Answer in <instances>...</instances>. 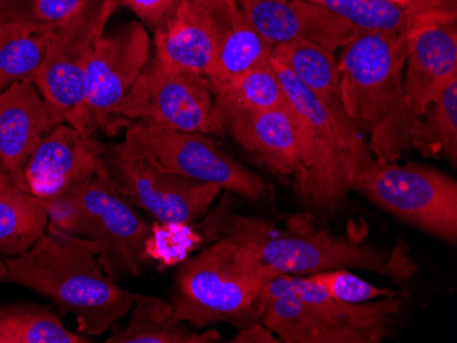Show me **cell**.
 <instances>
[{
  "mask_svg": "<svg viewBox=\"0 0 457 343\" xmlns=\"http://www.w3.org/2000/svg\"><path fill=\"white\" fill-rule=\"evenodd\" d=\"M48 215L40 201L6 176H0V286L6 263L27 253L47 232Z\"/></svg>",
  "mask_w": 457,
  "mask_h": 343,
  "instance_id": "cell-22",
  "label": "cell"
},
{
  "mask_svg": "<svg viewBox=\"0 0 457 343\" xmlns=\"http://www.w3.org/2000/svg\"><path fill=\"white\" fill-rule=\"evenodd\" d=\"M120 6L118 0H86L71 18L56 25L50 50L33 83L65 120L81 103L95 45Z\"/></svg>",
  "mask_w": 457,
  "mask_h": 343,
  "instance_id": "cell-13",
  "label": "cell"
},
{
  "mask_svg": "<svg viewBox=\"0 0 457 343\" xmlns=\"http://www.w3.org/2000/svg\"><path fill=\"white\" fill-rule=\"evenodd\" d=\"M65 122L33 81L14 84L0 94V176L24 189L28 160L54 127Z\"/></svg>",
  "mask_w": 457,
  "mask_h": 343,
  "instance_id": "cell-17",
  "label": "cell"
},
{
  "mask_svg": "<svg viewBox=\"0 0 457 343\" xmlns=\"http://www.w3.org/2000/svg\"><path fill=\"white\" fill-rule=\"evenodd\" d=\"M129 320L112 327L107 343H217V330L194 329L176 316L170 301L150 294H133Z\"/></svg>",
  "mask_w": 457,
  "mask_h": 343,
  "instance_id": "cell-21",
  "label": "cell"
},
{
  "mask_svg": "<svg viewBox=\"0 0 457 343\" xmlns=\"http://www.w3.org/2000/svg\"><path fill=\"white\" fill-rule=\"evenodd\" d=\"M407 33H359L338 56L341 103L377 161H397L410 151L436 155L422 117L404 89Z\"/></svg>",
  "mask_w": 457,
  "mask_h": 343,
  "instance_id": "cell-2",
  "label": "cell"
},
{
  "mask_svg": "<svg viewBox=\"0 0 457 343\" xmlns=\"http://www.w3.org/2000/svg\"><path fill=\"white\" fill-rule=\"evenodd\" d=\"M103 167L104 150L94 137L61 122L41 138L30 155L24 189L38 201H45L81 185Z\"/></svg>",
  "mask_w": 457,
  "mask_h": 343,
  "instance_id": "cell-14",
  "label": "cell"
},
{
  "mask_svg": "<svg viewBox=\"0 0 457 343\" xmlns=\"http://www.w3.org/2000/svg\"><path fill=\"white\" fill-rule=\"evenodd\" d=\"M232 343H279V338L271 330L264 326L262 320L251 323L248 326L237 330L235 337L230 339Z\"/></svg>",
  "mask_w": 457,
  "mask_h": 343,
  "instance_id": "cell-33",
  "label": "cell"
},
{
  "mask_svg": "<svg viewBox=\"0 0 457 343\" xmlns=\"http://www.w3.org/2000/svg\"><path fill=\"white\" fill-rule=\"evenodd\" d=\"M197 229L207 240L226 238L253 250L262 265L279 275H314L331 270L379 274L395 283L410 281L417 263L402 248L387 253L363 241L320 229L310 214H294L279 227L263 217L238 214L222 197Z\"/></svg>",
  "mask_w": 457,
  "mask_h": 343,
  "instance_id": "cell-1",
  "label": "cell"
},
{
  "mask_svg": "<svg viewBox=\"0 0 457 343\" xmlns=\"http://www.w3.org/2000/svg\"><path fill=\"white\" fill-rule=\"evenodd\" d=\"M457 81V21L428 25L411 33L404 66L408 103L418 117L446 86Z\"/></svg>",
  "mask_w": 457,
  "mask_h": 343,
  "instance_id": "cell-18",
  "label": "cell"
},
{
  "mask_svg": "<svg viewBox=\"0 0 457 343\" xmlns=\"http://www.w3.org/2000/svg\"><path fill=\"white\" fill-rule=\"evenodd\" d=\"M151 53L153 40L143 22L130 21L103 33L87 69L81 103L65 122L84 135L99 130L115 135L112 112L147 65Z\"/></svg>",
  "mask_w": 457,
  "mask_h": 343,
  "instance_id": "cell-11",
  "label": "cell"
},
{
  "mask_svg": "<svg viewBox=\"0 0 457 343\" xmlns=\"http://www.w3.org/2000/svg\"><path fill=\"white\" fill-rule=\"evenodd\" d=\"M238 4L273 50L305 40L337 53L361 33L335 12L308 0H238Z\"/></svg>",
  "mask_w": 457,
  "mask_h": 343,
  "instance_id": "cell-16",
  "label": "cell"
},
{
  "mask_svg": "<svg viewBox=\"0 0 457 343\" xmlns=\"http://www.w3.org/2000/svg\"><path fill=\"white\" fill-rule=\"evenodd\" d=\"M118 147L161 170L218 186L244 199L258 201L267 194L263 179L241 165L209 135L136 122L128 127Z\"/></svg>",
  "mask_w": 457,
  "mask_h": 343,
  "instance_id": "cell-9",
  "label": "cell"
},
{
  "mask_svg": "<svg viewBox=\"0 0 457 343\" xmlns=\"http://www.w3.org/2000/svg\"><path fill=\"white\" fill-rule=\"evenodd\" d=\"M115 130L140 122L179 132L225 135L209 79L169 70L154 58L112 112Z\"/></svg>",
  "mask_w": 457,
  "mask_h": 343,
  "instance_id": "cell-10",
  "label": "cell"
},
{
  "mask_svg": "<svg viewBox=\"0 0 457 343\" xmlns=\"http://www.w3.org/2000/svg\"><path fill=\"white\" fill-rule=\"evenodd\" d=\"M262 323L285 343H379L395 329L402 297L349 304L311 275H279L266 285Z\"/></svg>",
  "mask_w": 457,
  "mask_h": 343,
  "instance_id": "cell-6",
  "label": "cell"
},
{
  "mask_svg": "<svg viewBox=\"0 0 457 343\" xmlns=\"http://www.w3.org/2000/svg\"><path fill=\"white\" fill-rule=\"evenodd\" d=\"M154 58L169 70L209 79L215 63V40L192 0H181L170 17L154 30Z\"/></svg>",
  "mask_w": 457,
  "mask_h": 343,
  "instance_id": "cell-20",
  "label": "cell"
},
{
  "mask_svg": "<svg viewBox=\"0 0 457 343\" xmlns=\"http://www.w3.org/2000/svg\"><path fill=\"white\" fill-rule=\"evenodd\" d=\"M215 40V63L209 83H226L238 74L267 63L273 55L249 22L238 0H192Z\"/></svg>",
  "mask_w": 457,
  "mask_h": 343,
  "instance_id": "cell-19",
  "label": "cell"
},
{
  "mask_svg": "<svg viewBox=\"0 0 457 343\" xmlns=\"http://www.w3.org/2000/svg\"><path fill=\"white\" fill-rule=\"evenodd\" d=\"M104 166L118 191L133 206L163 225H191L209 214L220 189L161 170L127 155L117 145L104 151Z\"/></svg>",
  "mask_w": 457,
  "mask_h": 343,
  "instance_id": "cell-12",
  "label": "cell"
},
{
  "mask_svg": "<svg viewBox=\"0 0 457 343\" xmlns=\"http://www.w3.org/2000/svg\"><path fill=\"white\" fill-rule=\"evenodd\" d=\"M274 278L276 273L253 250L220 238L177 268L171 306L176 316L194 329L230 324L240 330L262 319L266 285Z\"/></svg>",
  "mask_w": 457,
  "mask_h": 343,
  "instance_id": "cell-5",
  "label": "cell"
},
{
  "mask_svg": "<svg viewBox=\"0 0 457 343\" xmlns=\"http://www.w3.org/2000/svg\"><path fill=\"white\" fill-rule=\"evenodd\" d=\"M0 2H2V0H0Z\"/></svg>",
  "mask_w": 457,
  "mask_h": 343,
  "instance_id": "cell-35",
  "label": "cell"
},
{
  "mask_svg": "<svg viewBox=\"0 0 457 343\" xmlns=\"http://www.w3.org/2000/svg\"><path fill=\"white\" fill-rule=\"evenodd\" d=\"M84 2L86 0H2L0 22L59 25L77 12Z\"/></svg>",
  "mask_w": 457,
  "mask_h": 343,
  "instance_id": "cell-29",
  "label": "cell"
},
{
  "mask_svg": "<svg viewBox=\"0 0 457 343\" xmlns=\"http://www.w3.org/2000/svg\"><path fill=\"white\" fill-rule=\"evenodd\" d=\"M65 327L56 311L21 302L0 306V343H91Z\"/></svg>",
  "mask_w": 457,
  "mask_h": 343,
  "instance_id": "cell-25",
  "label": "cell"
},
{
  "mask_svg": "<svg viewBox=\"0 0 457 343\" xmlns=\"http://www.w3.org/2000/svg\"><path fill=\"white\" fill-rule=\"evenodd\" d=\"M393 4H399V6L405 7V9H410L411 0H390Z\"/></svg>",
  "mask_w": 457,
  "mask_h": 343,
  "instance_id": "cell-34",
  "label": "cell"
},
{
  "mask_svg": "<svg viewBox=\"0 0 457 343\" xmlns=\"http://www.w3.org/2000/svg\"><path fill=\"white\" fill-rule=\"evenodd\" d=\"M436 155L457 166V81L428 104L422 115Z\"/></svg>",
  "mask_w": 457,
  "mask_h": 343,
  "instance_id": "cell-28",
  "label": "cell"
},
{
  "mask_svg": "<svg viewBox=\"0 0 457 343\" xmlns=\"http://www.w3.org/2000/svg\"><path fill=\"white\" fill-rule=\"evenodd\" d=\"M411 33L428 25L457 21V0H411Z\"/></svg>",
  "mask_w": 457,
  "mask_h": 343,
  "instance_id": "cell-31",
  "label": "cell"
},
{
  "mask_svg": "<svg viewBox=\"0 0 457 343\" xmlns=\"http://www.w3.org/2000/svg\"><path fill=\"white\" fill-rule=\"evenodd\" d=\"M118 2L120 6L132 10L145 27L155 30L170 17L181 0H118Z\"/></svg>",
  "mask_w": 457,
  "mask_h": 343,
  "instance_id": "cell-32",
  "label": "cell"
},
{
  "mask_svg": "<svg viewBox=\"0 0 457 343\" xmlns=\"http://www.w3.org/2000/svg\"><path fill=\"white\" fill-rule=\"evenodd\" d=\"M55 28L37 22H0V94L14 84L35 79Z\"/></svg>",
  "mask_w": 457,
  "mask_h": 343,
  "instance_id": "cell-23",
  "label": "cell"
},
{
  "mask_svg": "<svg viewBox=\"0 0 457 343\" xmlns=\"http://www.w3.org/2000/svg\"><path fill=\"white\" fill-rule=\"evenodd\" d=\"M217 109L263 111L287 103L281 81L271 63L255 66L226 83H210Z\"/></svg>",
  "mask_w": 457,
  "mask_h": 343,
  "instance_id": "cell-26",
  "label": "cell"
},
{
  "mask_svg": "<svg viewBox=\"0 0 457 343\" xmlns=\"http://www.w3.org/2000/svg\"><path fill=\"white\" fill-rule=\"evenodd\" d=\"M270 63L304 135L305 160L295 176V194L312 211H340L348 204L356 174L376 160L366 137L346 112L330 111L273 55Z\"/></svg>",
  "mask_w": 457,
  "mask_h": 343,
  "instance_id": "cell-4",
  "label": "cell"
},
{
  "mask_svg": "<svg viewBox=\"0 0 457 343\" xmlns=\"http://www.w3.org/2000/svg\"><path fill=\"white\" fill-rule=\"evenodd\" d=\"M335 12L361 33H407L411 17L405 7L390 0H308Z\"/></svg>",
  "mask_w": 457,
  "mask_h": 343,
  "instance_id": "cell-27",
  "label": "cell"
},
{
  "mask_svg": "<svg viewBox=\"0 0 457 343\" xmlns=\"http://www.w3.org/2000/svg\"><path fill=\"white\" fill-rule=\"evenodd\" d=\"M40 204L48 215V229L102 247L100 263L115 282L140 276L147 267L150 224L118 191L106 166L81 185Z\"/></svg>",
  "mask_w": 457,
  "mask_h": 343,
  "instance_id": "cell-7",
  "label": "cell"
},
{
  "mask_svg": "<svg viewBox=\"0 0 457 343\" xmlns=\"http://www.w3.org/2000/svg\"><path fill=\"white\" fill-rule=\"evenodd\" d=\"M322 285L331 296L349 304H363L385 297L400 296L395 289L378 288L366 279L355 275L351 270H331L311 275Z\"/></svg>",
  "mask_w": 457,
  "mask_h": 343,
  "instance_id": "cell-30",
  "label": "cell"
},
{
  "mask_svg": "<svg viewBox=\"0 0 457 343\" xmlns=\"http://www.w3.org/2000/svg\"><path fill=\"white\" fill-rule=\"evenodd\" d=\"M223 133L264 167L279 176H296L305 160L299 118L289 103L263 111L217 109Z\"/></svg>",
  "mask_w": 457,
  "mask_h": 343,
  "instance_id": "cell-15",
  "label": "cell"
},
{
  "mask_svg": "<svg viewBox=\"0 0 457 343\" xmlns=\"http://www.w3.org/2000/svg\"><path fill=\"white\" fill-rule=\"evenodd\" d=\"M95 241L47 227L24 255L6 263L4 283L47 297L58 314H71L77 332L94 338L129 314L133 294L110 278Z\"/></svg>",
  "mask_w": 457,
  "mask_h": 343,
  "instance_id": "cell-3",
  "label": "cell"
},
{
  "mask_svg": "<svg viewBox=\"0 0 457 343\" xmlns=\"http://www.w3.org/2000/svg\"><path fill=\"white\" fill-rule=\"evenodd\" d=\"M352 191L404 224L448 244L457 242V183L437 168L372 161L356 174Z\"/></svg>",
  "mask_w": 457,
  "mask_h": 343,
  "instance_id": "cell-8",
  "label": "cell"
},
{
  "mask_svg": "<svg viewBox=\"0 0 457 343\" xmlns=\"http://www.w3.org/2000/svg\"><path fill=\"white\" fill-rule=\"evenodd\" d=\"M273 58L294 73L330 111L345 112L341 103L337 53L305 40H295L277 45Z\"/></svg>",
  "mask_w": 457,
  "mask_h": 343,
  "instance_id": "cell-24",
  "label": "cell"
}]
</instances>
